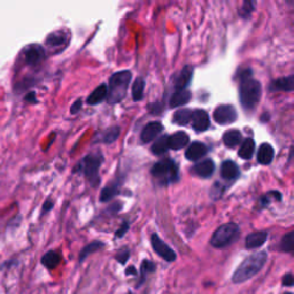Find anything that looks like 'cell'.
I'll return each mask as SVG.
<instances>
[{
    "label": "cell",
    "instance_id": "1",
    "mask_svg": "<svg viewBox=\"0 0 294 294\" xmlns=\"http://www.w3.org/2000/svg\"><path fill=\"white\" fill-rule=\"evenodd\" d=\"M261 96H262V88L257 79L252 78V70L246 69L240 74V88L239 97L240 102L245 110H253L258 105Z\"/></svg>",
    "mask_w": 294,
    "mask_h": 294
},
{
    "label": "cell",
    "instance_id": "2",
    "mask_svg": "<svg viewBox=\"0 0 294 294\" xmlns=\"http://www.w3.org/2000/svg\"><path fill=\"white\" fill-rule=\"evenodd\" d=\"M267 260L268 253L264 250L249 255L236 269V271L232 275V282L235 284H241L252 279L262 270Z\"/></svg>",
    "mask_w": 294,
    "mask_h": 294
},
{
    "label": "cell",
    "instance_id": "3",
    "mask_svg": "<svg viewBox=\"0 0 294 294\" xmlns=\"http://www.w3.org/2000/svg\"><path fill=\"white\" fill-rule=\"evenodd\" d=\"M131 77L132 75L129 70H122L112 76L110 78V90H107L108 102L117 103L124 99Z\"/></svg>",
    "mask_w": 294,
    "mask_h": 294
},
{
    "label": "cell",
    "instance_id": "4",
    "mask_svg": "<svg viewBox=\"0 0 294 294\" xmlns=\"http://www.w3.org/2000/svg\"><path fill=\"white\" fill-rule=\"evenodd\" d=\"M103 161V156L101 153H92L88 154L85 158L77 164V167L74 170L75 173L80 172L85 178L88 179L92 186H97L100 182V176H99V169Z\"/></svg>",
    "mask_w": 294,
    "mask_h": 294
},
{
    "label": "cell",
    "instance_id": "5",
    "mask_svg": "<svg viewBox=\"0 0 294 294\" xmlns=\"http://www.w3.org/2000/svg\"><path fill=\"white\" fill-rule=\"evenodd\" d=\"M239 226L236 223H226L221 225L211 238V245L215 248H224L238 238Z\"/></svg>",
    "mask_w": 294,
    "mask_h": 294
},
{
    "label": "cell",
    "instance_id": "6",
    "mask_svg": "<svg viewBox=\"0 0 294 294\" xmlns=\"http://www.w3.org/2000/svg\"><path fill=\"white\" fill-rule=\"evenodd\" d=\"M152 175L162 184L174 183L178 178V168L173 160L163 159L153 165Z\"/></svg>",
    "mask_w": 294,
    "mask_h": 294
},
{
    "label": "cell",
    "instance_id": "7",
    "mask_svg": "<svg viewBox=\"0 0 294 294\" xmlns=\"http://www.w3.org/2000/svg\"><path fill=\"white\" fill-rule=\"evenodd\" d=\"M151 244L152 247H153L154 252L159 255L160 258H162L163 260L167 261V262H174L176 260V253L169 247V246L164 243V241L160 238V237L153 234L151 236Z\"/></svg>",
    "mask_w": 294,
    "mask_h": 294
},
{
    "label": "cell",
    "instance_id": "8",
    "mask_svg": "<svg viewBox=\"0 0 294 294\" xmlns=\"http://www.w3.org/2000/svg\"><path fill=\"white\" fill-rule=\"evenodd\" d=\"M237 111L234 106L231 105H221L216 108L213 114V117L216 123L221 125L230 124L237 120Z\"/></svg>",
    "mask_w": 294,
    "mask_h": 294
},
{
    "label": "cell",
    "instance_id": "9",
    "mask_svg": "<svg viewBox=\"0 0 294 294\" xmlns=\"http://www.w3.org/2000/svg\"><path fill=\"white\" fill-rule=\"evenodd\" d=\"M45 59V51L40 45H29L25 50V61L27 65L36 66Z\"/></svg>",
    "mask_w": 294,
    "mask_h": 294
},
{
    "label": "cell",
    "instance_id": "10",
    "mask_svg": "<svg viewBox=\"0 0 294 294\" xmlns=\"http://www.w3.org/2000/svg\"><path fill=\"white\" fill-rule=\"evenodd\" d=\"M192 122L193 128L198 132L206 131L211 125L209 115L202 110H197L192 113Z\"/></svg>",
    "mask_w": 294,
    "mask_h": 294
},
{
    "label": "cell",
    "instance_id": "11",
    "mask_svg": "<svg viewBox=\"0 0 294 294\" xmlns=\"http://www.w3.org/2000/svg\"><path fill=\"white\" fill-rule=\"evenodd\" d=\"M268 239V232L258 231L248 235L245 239V247L247 249L259 248L262 246Z\"/></svg>",
    "mask_w": 294,
    "mask_h": 294
},
{
    "label": "cell",
    "instance_id": "12",
    "mask_svg": "<svg viewBox=\"0 0 294 294\" xmlns=\"http://www.w3.org/2000/svg\"><path fill=\"white\" fill-rule=\"evenodd\" d=\"M163 130V125L160 122H151L147 124L143 132H141V140L143 143H150V141L156 138Z\"/></svg>",
    "mask_w": 294,
    "mask_h": 294
},
{
    "label": "cell",
    "instance_id": "13",
    "mask_svg": "<svg viewBox=\"0 0 294 294\" xmlns=\"http://www.w3.org/2000/svg\"><path fill=\"white\" fill-rule=\"evenodd\" d=\"M208 153V147L200 143V141H194L193 144L190 145L188 149L186 150V159L190 161H196L201 159L202 156H205Z\"/></svg>",
    "mask_w": 294,
    "mask_h": 294
},
{
    "label": "cell",
    "instance_id": "14",
    "mask_svg": "<svg viewBox=\"0 0 294 294\" xmlns=\"http://www.w3.org/2000/svg\"><path fill=\"white\" fill-rule=\"evenodd\" d=\"M294 76L290 75L287 77H282L274 80L270 85V91H285L292 92L294 89Z\"/></svg>",
    "mask_w": 294,
    "mask_h": 294
},
{
    "label": "cell",
    "instance_id": "15",
    "mask_svg": "<svg viewBox=\"0 0 294 294\" xmlns=\"http://www.w3.org/2000/svg\"><path fill=\"white\" fill-rule=\"evenodd\" d=\"M193 76V68L191 66H185L182 69V72L178 74V76L175 79V88L176 90H185L191 82Z\"/></svg>",
    "mask_w": 294,
    "mask_h": 294
},
{
    "label": "cell",
    "instance_id": "16",
    "mask_svg": "<svg viewBox=\"0 0 294 294\" xmlns=\"http://www.w3.org/2000/svg\"><path fill=\"white\" fill-rule=\"evenodd\" d=\"M221 175L226 181H232L239 176V168L234 161L227 160L224 161L221 165Z\"/></svg>",
    "mask_w": 294,
    "mask_h": 294
},
{
    "label": "cell",
    "instance_id": "17",
    "mask_svg": "<svg viewBox=\"0 0 294 294\" xmlns=\"http://www.w3.org/2000/svg\"><path fill=\"white\" fill-rule=\"evenodd\" d=\"M188 135L183 131H178L176 134L169 136V149L178 151L188 144Z\"/></svg>",
    "mask_w": 294,
    "mask_h": 294
},
{
    "label": "cell",
    "instance_id": "18",
    "mask_svg": "<svg viewBox=\"0 0 294 294\" xmlns=\"http://www.w3.org/2000/svg\"><path fill=\"white\" fill-rule=\"evenodd\" d=\"M274 156H275V151L270 144H262L259 147L258 161L261 164L264 165L270 164L274 160Z\"/></svg>",
    "mask_w": 294,
    "mask_h": 294
},
{
    "label": "cell",
    "instance_id": "19",
    "mask_svg": "<svg viewBox=\"0 0 294 294\" xmlns=\"http://www.w3.org/2000/svg\"><path fill=\"white\" fill-rule=\"evenodd\" d=\"M191 99V92L187 90H176V92L173 93L170 98V107H179L187 103Z\"/></svg>",
    "mask_w": 294,
    "mask_h": 294
},
{
    "label": "cell",
    "instance_id": "20",
    "mask_svg": "<svg viewBox=\"0 0 294 294\" xmlns=\"http://www.w3.org/2000/svg\"><path fill=\"white\" fill-rule=\"evenodd\" d=\"M215 170V164L211 159L203 160L202 162H199L196 167H194V172H196L199 176L203 178H208L212 176V174Z\"/></svg>",
    "mask_w": 294,
    "mask_h": 294
},
{
    "label": "cell",
    "instance_id": "21",
    "mask_svg": "<svg viewBox=\"0 0 294 294\" xmlns=\"http://www.w3.org/2000/svg\"><path fill=\"white\" fill-rule=\"evenodd\" d=\"M40 262L45 268L52 270L58 267V265L60 264L61 257L58 252H55V250H50V252L44 254V257L41 258Z\"/></svg>",
    "mask_w": 294,
    "mask_h": 294
},
{
    "label": "cell",
    "instance_id": "22",
    "mask_svg": "<svg viewBox=\"0 0 294 294\" xmlns=\"http://www.w3.org/2000/svg\"><path fill=\"white\" fill-rule=\"evenodd\" d=\"M67 36H66L65 31L59 30V31H54L47 36L46 38V45L50 47H59L65 45L67 43Z\"/></svg>",
    "mask_w": 294,
    "mask_h": 294
},
{
    "label": "cell",
    "instance_id": "23",
    "mask_svg": "<svg viewBox=\"0 0 294 294\" xmlns=\"http://www.w3.org/2000/svg\"><path fill=\"white\" fill-rule=\"evenodd\" d=\"M107 87L106 85H99V87L93 90V92L90 94L87 99V102L89 105H98L100 103L103 99L107 98Z\"/></svg>",
    "mask_w": 294,
    "mask_h": 294
},
{
    "label": "cell",
    "instance_id": "24",
    "mask_svg": "<svg viewBox=\"0 0 294 294\" xmlns=\"http://www.w3.org/2000/svg\"><path fill=\"white\" fill-rule=\"evenodd\" d=\"M254 151H255V141L252 138H247L245 139L243 145H241L238 154L241 159L249 160L253 156Z\"/></svg>",
    "mask_w": 294,
    "mask_h": 294
},
{
    "label": "cell",
    "instance_id": "25",
    "mask_svg": "<svg viewBox=\"0 0 294 294\" xmlns=\"http://www.w3.org/2000/svg\"><path fill=\"white\" fill-rule=\"evenodd\" d=\"M155 264L150 260H144L140 264V278L139 283L137 284V287H140L146 281V276L150 274H153L155 271Z\"/></svg>",
    "mask_w": 294,
    "mask_h": 294
},
{
    "label": "cell",
    "instance_id": "26",
    "mask_svg": "<svg viewBox=\"0 0 294 294\" xmlns=\"http://www.w3.org/2000/svg\"><path fill=\"white\" fill-rule=\"evenodd\" d=\"M241 138H243V135L239 130H229L223 136V141L227 147H235L240 143Z\"/></svg>",
    "mask_w": 294,
    "mask_h": 294
},
{
    "label": "cell",
    "instance_id": "27",
    "mask_svg": "<svg viewBox=\"0 0 294 294\" xmlns=\"http://www.w3.org/2000/svg\"><path fill=\"white\" fill-rule=\"evenodd\" d=\"M169 150V136H161L156 139L155 143L152 146V152L155 155H162Z\"/></svg>",
    "mask_w": 294,
    "mask_h": 294
},
{
    "label": "cell",
    "instance_id": "28",
    "mask_svg": "<svg viewBox=\"0 0 294 294\" xmlns=\"http://www.w3.org/2000/svg\"><path fill=\"white\" fill-rule=\"evenodd\" d=\"M103 246H105V244L101 243V241H93V243L85 246V247L80 250V253H79V262H83V261L87 259L89 255L97 252V250L102 248Z\"/></svg>",
    "mask_w": 294,
    "mask_h": 294
},
{
    "label": "cell",
    "instance_id": "29",
    "mask_svg": "<svg viewBox=\"0 0 294 294\" xmlns=\"http://www.w3.org/2000/svg\"><path fill=\"white\" fill-rule=\"evenodd\" d=\"M144 89H145V80L144 78L138 77L134 85H132V99L135 101H140L144 97Z\"/></svg>",
    "mask_w": 294,
    "mask_h": 294
},
{
    "label": "cell",
    "instance_id": "30",
    "mask_svg": "<svg viewBox=\"0 0 294 294\" xmlns=\"http://www.w3.org/2000/svg\"><path fill=\"white\" fill-rule=\"evenodd\" d=\"M192 111L191 110H181L177 111L174 114V123H176L178 125H185L192 120Z\"/></svg>",
    "mask_w": 294,
    "mask_h": 294
},
{
    "label": "cell",
    "instance_id": "31",
    "mask_svg": "<svg viewBox=\"0 0 294 294\" xmlns=\"http://www.w3.org/2000/svg\"><path fill=\"white\" fill-rule=\"evenodd\" d=\"M279 247H281L282 252H285V253L293 252V249H294V232L293 231L288 232V234H286L283 237Z\"/></svg>",
    "mask_w": 294,
    "mask_h": 294
},
{
    "label": "cell",
    "instance_id": "32",
    "mask_svg": "<svg viewBox=\"0 0 294 294\" xmlns=\"http://www.w3.org/2000/svg\"><path fill=\"white\" fill-rule=\"evenodd\" d=\"M120 132H121V130L118 127L110 128V129H107L105 132H102L101 141L105 144H112L118 138V136H120Z\"/></svg>",
    "mask_w": 294,
    "mask_h": 294
},
{
    "label": "cell",
    "instance_id": "33",
    "mask_svg": "<svg viewBox=\"0 0 294 294\" xmlns=\"http://www.w3.org/2000/svg\"><path fill=\"white\" fill-rule=\"evenodd\" d=\"M117 192H118V183H112L111 185H108V186H106L101 191L100 201L102 202L110 201L111 199H113L116 196Z\"/></svg>",
    "mask_w": 294,
    "mask_h": 294
},
{
    "label": "cell",
    "instance_id": "34",
    "mask_svg": "<svg viewBox=\"0 0 294 294\" xmlns=\"http://www.w3.org/2000/svg\"><path fill=\"white\" fill-rule=\"evenodd\" d=\"M254 7H255L254 2H244L243 6L239 9V14L243 17H247L249 16V14L254 11Z\"/></svg>",
    "mask_w": 294,
    "mask_h": 294
},
{
    "label": "cell",
    "instance_id": "35",
    "mask_svg": "<svg viewBox=\"0 0 294 294\" xmlns=\"http://www.w3.org/2000/svg\"><path fill=\"white\" fill-rule=\"evenodd\" d=\"M129 258H130V250H129V248H127V247L118 250L116 257H115L117 262L123 264V265L127 263V261L129 260Z\"/></svg>",
    "mask_w": 294,
    "mask_h": 294
},
{
    "label": "cell",
    "instance_id": "36",
    "mask_svg": "<svg viewBox=\"0 0 294 294\" xmlns=\"http://www.w3.org/2000/svg\"><path fill=\"white\" fill-rule=\"evenodd\" d=\"M223 191H224V187H223L220 183H215L214 186L211 190V197L214 199V200H217V199L222 197Z\"/></svg>",
    "mask_w": 294,
    "mask_h": 294
},
{
    "label": "cell",
    "instance_id": "37",
    "mask_svg": "<svg viewBox=\"0 0 294 294\" xmlns=\"http://www.w3.org/2000/svg\"><path fill=\"white\" fill-rule=\"evenodd\" d=\"M283 285L286 287H292L294 285V277L292 272H288L283 276Z\"/></svg>",
    "mask_w": 294,
    "mask_h": 294
},
{
    "label": "cell",
    "instance_id": "38",
    "mask_svg": "<svg viewBox=\"0 0 294 294\" xmlns=\"http://www.w3.org/2000/svg\"><path fill=\"white\" fill-rule=\"evenodd\" d=\"M129 223L128 222H124L123 223V224L120 226V229H118L117 231H116V234H115V237L116 238H121V237H123L124 236L127 232H128V230H129Z\"/></svg>",
    "mask_w": 294,
    "mask_h": 294
},
{
    "label": "cell",
    "instance_id": "39",
    "mask_svg": "<svg viewBox=\"0 0 294 294\" xmlns=\"http://www.w3.org/2000/svg\"><path fill=\"white\" fill-rule=\"evenodd\" d=\"M80 107H82V100H80V99H78V100L76 101L74 105L72 106V108H70V113H72V114L78 113L79 110H80Z\"/></svg>",
    "mask_w": 294,
    "mask_h": 294
},
{
    "label": "cell",
    "instance_id": "40",
    "mask_svg": "<svg viewBox=\"0 0 294 294\" xmlns=\"http://www.w3.org/2000/svg\"><path fill=\"white\" fill-rule=\"evenodd\" d=\"M52 208H53V202H52L51 200H47V201H45V203L44 205H43V214H45V213H47V212H50Z\"/></svg>",
    "mask_w": 294,
    "mask_h": 294
},
{
    "label": "cell",
    "instance_id": "41",
    "mask_svg": "<svg viewBox=\"0 0 294 294\" xmlns=\"http://www.w3.org/2000/svg\"><path fill=\"white\" fill-rule=\"evenodd\" d=\"M26 100L28 102H32V103H36L37 102V98H36V93L35 92H29L26 96Z\"/></svg>",
    "mask_w": 294,
    "mask_h": 294
},
{
    "label": "cell",
    "instance_id": "42",
    "mask_svg": "<svg viewBox=\"0 0 294 294\" xmlns=\"http://www.w3.org/2000/svg\"><path fill=\"white\" fill-rule=\"evenodd\" d=\"M125 275L127 276H137V275H138V271H137V269L134 267V265H131V267H129L125 270Z\"/></svg>",
    "mask_w": 294,
    "mask_h": 294
},
{
    "label": "cell",
    "instance_id": "43",
    "mask_svg": "<svg viewBox=\"0 0 294 294\" xmlns=\"http://www.w3.org/2000/svg\"><path fill=\"white\" fill-rule=\"evenodd\" d=\"M284 294H293V293H291V292H285Z\"/></svg>",
    "mask_w": 294,
    "mask_h": 294
},
{
    "label": "cell",
    "instance_id": "44",
    "mask_svg": "<svg viewBox=\"0 0 294 294\" xmlns=\"http://www.w3.org/2000/svg\"><path fill=\"white\" fill-rule=\"evenodd\" d=\"M128 294H134V293H128Z\"/></svg>",
    "mask_w": 294,
    "mask_h": 294
}]
</instances>
